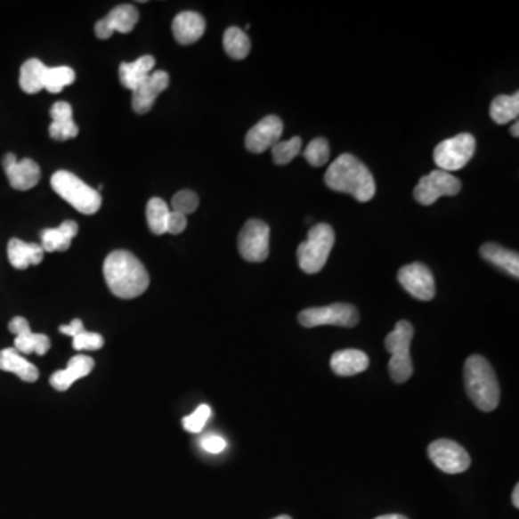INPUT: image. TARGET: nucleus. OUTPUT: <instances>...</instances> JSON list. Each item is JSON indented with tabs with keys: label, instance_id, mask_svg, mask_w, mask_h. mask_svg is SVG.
<instances>
[{
	"label": "nucleus",
	"instance_id": "nucleus-1",
	"mask_svg": "<svg viewBox=\"0 0 519 519\" xmlns=\"http://www.w3.org/2000/svg\"><path fill=\"white\" fill-rule=\"evenodd\" d=\"M102 272L111 293L120 299H134L148 290V270L129 251H113L107 255Z\"/></svg>",
	"mask_w": 519,
	"mask_h": 519
},
{
	"label": "nucleus",
	"instance_id": "nucleus-2",
	"mask_svg": "<svg viewBox=\"0 0 519 519\" xmlns=\"http://www.w3.org/2000/svg\"><path fill=\"white\" fill-rule=\"evenodd\" d=\"M325 183L335 192L351 195L360 202L371 201L376 197V179L371 171L349 153L330 163L325 174Z\"/></svg>",
	"mask_w": 519,
	"mask_h": 519
},
{
	"label": "nucleus",
	"instance_id": "nucleus-3",
	"mask_svg": "<svg viewBox=\"0 0 519 519\" xmlns=\"http://www.w3.org/2000/svg\"><path fill=\"white\" fill-rule=\"evenodd\" d=\"M465 387L474 406L491 413L499 404L500 388L497 374L481 355H472L465 362Z\"/></svg>",
	"mask_w": 519,
	"mask_h": 519
},
{
	"label": "nucleus",
	"instance_id": "nucleus-4",
	"mask_svg": "<svg viewBox=\"0 0 519 519\" xmlns=\"http://www.w3.org/2000/svg\"><path fill=\"white\" fill-rule=\"evenodd\" d=\"M51 186L64 201L69 202L78 213L93 215L101 208V195L77 174L69 171H58L51 178Z\"/></svg>",
	"mask_w": 519,
	"mask_h": 519
},
{
	"label": "nucleus",
	"instance_id": "nucleus-5",
	"mask_svg": "<svg viewBox=\"0 0 519 519\" xmlns=\"http://www.w3.org/2000/svg\"><path fill=\"white\" fill-rule=\"evenodd\" d=\"M414 328L407 320H400L394 330L385 337V348L391 353L390 369L391 378L395 383L402 384L409 381L413 376V361L410 357V345L413 341Z\"/></svg>",
	"mask_w": 519,
	"mask_h": 519
},
{
	"label": "nucleus",
	"instance_id": "nucleus-6",
	"mask_svg": "<svg viewBox=\"0 0 519 519\" xmlns=\"http://www.w3.org/2000/svg\"><path fill=\"white\" fill-rule=\"evenodd\" d=\"M335 232L328 224L311 228L307 239L297 248V260L304 273L316 274L325 267L330 251L334 248Z\"/></svg>",
	"mask_w": 519,
	"mask_h": 519
},
{
	"label": "nucleus",
	"instance_id": "nucleus-7",
	"mask_svg": "<svg viewBox=\"0 0 519 519\" xmlns=\"http://www.w3.org/2000/svg\"><path fill=\"white\" fill-rule=\"evenodd\" d=\"M476 150V139L469 133H460L458 136L450 137L440 142L434 149V162L440 167V171H460L466 166L470 159L474 158Z\"/></svg>",
	"mask_w": 519,
	"mask_h": 519
},
{
	"label": "nucleus",
	"instance_id": "nucleus-8",
	"mask_svg": "<svg viewBox=\"0 0 519 519\" xmlns=\"http://www.w3.org/2000/svg\"><path fill=\"white\" fill-rule=\"evenodd\" d=\"M300 325L304 328L334 325L353 328L360 322L357 307L348 304H335L329 306L311 307L299 313Z\"/></svg>",
	"mask_w": 519,
	"mask_h": 519
},
{
	"label": "nucleus",
	"instance_id": "nucleus-9",
	"mask_svg": "<svg viewBox=\"0 0 519 519\" xmlns=\"http://www.w3.org/2000/svg\"><path fill=\"white\" fill-rule=\"evenodd\" d=\"M462 190V183L449 172H430L418 181L414 198L420 205H433L440 197H455Z\"/></svg>",
	"mask_w": 519,
	"mask_h": 519
},
{
	"label": "nucleus",
	"instance_id": "nucleus-10",
	"mask_svg": "<svg viewBox=\"0 0 519 519\" xmlns=\"http://www.w3.org/2000/svg\"><path fill=\"white\" fill-rule=\"evenodd\" d=\"M239 250L247 262H264L270 253L269 225L264 221H247L239 235Z\"/></svg>",
	"mask_w": 519,
	"mask_h": 519
},
{
	"label": "nucleus",
	"instance_id": "nucleus-11",
	"mask_svg": "<svg viewBox=\"0 0 519 519\" xmlns=\"http://www.w3.org/2000/svg\"><path fill=\"white\" fill-rule=\"evenodd\" d=\"M428 458L444 474H463L470 467V456L460 444L440 439L428 446Z\"/></svg>",
	"mask_w": 519,
	"mask_h": 519
},
{
	"label": "nucleus",
	"instance_id": "nucleus-12",
	"mask_svg": "<svg viewBox=\"0 0 519 519\" xmlns=\"http://www.w3.org/2000/svg\"><path fill=\"white\" fill-rule=\"evenodd\" d=\"M398 281L416 299L427 302L436 295L434 277L427 265L421 264V263L404 265L398 272Z\"/></svg>",
	"mask_w": 519,
	"mask_h": 519
},
{
	"label": "nucleus",
	"instance_id": "nucleus-13",
	"mask_svg": "<svg viewBox=\"0 0 519 519\" xmlns=\"http://www.w3.org/2000/svg\"><path fill=\"white\" fill-rule=\"evenodd\" d=\"M285 126L280 118L267 116L247 133L246 148L253 153H263L280 142Z\"/></svg>",
	"mask_w": 519,
	"mask_h": 519
},
{
	"label": "nucleus",
	"instance_id": "nucleus-14",
	"mask_svg": "<svg viewBox=\"0 0 519 519\" xmlns=\"http://www.w3.org/2000/svg\"><path fill=\"white\" fill-rule=\"evenodd\" d=\"M4 169L12 188L18 191L32 190L34 186L38 185L41 179L38 163L32 159L18 160L13 153L4 156Z\"/></svg>",
	"mask_w": 519,
	"mask_h": 519
},
{
	"label": "nucleus",
	"instance_id": "nucleus-15",
	"mask_svg": "<svg viewBox=\"0 0 519 519\" xmlns=\"http://www.w3.org/2000/svg\"><path fill=\"white\" fill-rule=\"evenodd\" d=\"M139 20V12L132 4H122L114 8L113 11L95 23L94 32L97 38L109 39L114 32L120 34H129L133 28L136 27Z\"/></svg>",
	"mask_w": 519,
	"mask_h": 519
},
{
	"label": "nucleus",
	"instance_id": "nucleus-16",
	"mask_svg": "<svg viewBox=\"0 0 519 519\" xmlns=\"http://www.w3.org/2000/svg\"><path fill=\"white\" fill-rule=\"evenodd\" d=\"M9 330L15 335V349L20 353H38L45 355L51 348L50 337L44 334H34L27 319L13 318L9 323Z\"/></svg>",
	"mask_w": 519,
	"mask_h": 519
},
{
	"label": "nucleus",
	"instance_id": "nucleus-17",
	"mask_svg": "<svg viewBox=\"0 0 519 519\" xmlns=\"http://www.w3.org/2000/svg\"><path fill=\"white\" fill-rule=\"evenodd\" d=\"M169 85V76L165 71H153L150 76L133 90L132 106L137 114H146L150 111L160 93Z\"/></svg>",
	"mask_w": 519,
	"mask_h": 519
},
{
	"label": "nucleus",
	"instance_id": "nucleus-18",
	"mask_svg": "<svg viewBox=\"0 0 519 519\" xmlns=\"http://www.w3.org/2000/svg\"><path fill=\"white\" fill-rule=\"evenodd\" d=\"M205 20L197 12H182L172 23L174 36L181 45H191L199 41L205 32Z\"/></svg>",
	"mask_w": 519,
	"mask_h": 519
},
{
	"label": "nucleus",
	"instance_id": "nucleus-19",
	"mask_svg": "<svg viewBox=\"0 0 519 519\" xmlns=\"http://www.w3.org/2000/svg\"><path fill=\"white\" fill-rule=\"evenodd\" d=\"M94 368V361L87 355H76L69 360V367L62 371L53 372L51 385L58 391H67L78 379L87 377Z\"/></svg>",
	"mask_w": 519,
	"mask_h": 519
},
{
	"label": "nucleus",
	"instance_id": "nucleus-20",
	"mask_svg": "<svg viewBox=\"0 0 519 519\" xmlns=\"http://www.w3.org/2000/svg\"><path fill=\"white\" fill-rule=\"evenodd\" d=\"M53 125L50 136L53 141L65 142L78 136V127L72 120V107L67 101H58L51 107Z\"/></svg>",
	"mask_w": 519,
	"mask_h": 519
},
{
	"label": "nucleus",
	"instance_id": "nucleus-21",
	"mask_svg": "<svg viewBox=\"0 0 519 519\" xmlns=\"http://www.w3.org/2000/svg\"><path fill=\"white\" fill-rule=\"evenodd\" d=\"M369 367V358L367 353L358 349L337 351L332 355L330 368L339 377H353L367 371Z\"/></svg>",
	"mask_w": 519,
	"mask_h": 519
},
{
	"label": "nucleus",
	"instance_id": "nucleus-22",
	"mask_svg": "<svg viewBox=\"0 0 519 519\" xmlns=\"http://www.w3.org/2000/svg\"><path fill=\"white\" fill-rule=\"evenodd\" d=\"M78 234V225L76 221H65L58 228H46L41 231L42 250L46 253L67 251L71 241Z\"/></svg>",
	"mask_w": 519,
	"mask_h": 519
},
{
	"label": "nucleus",
	"instance_id": "nucleus-23",
	"mask_svg": "<svg viewBox=\"0 0 519 519\" xmlns=\"http://www.w3.org/2000/svg\"><path fill=\"white\" fill-rule=\"evenodd\" d=\"M155 62L152 55H143L133 62H123L118 69V78L123 87L132 92L136 90L137 85H141L152 74Z\"/></svg>",
	"mask_w": 519,
	"mask_h": 519
},
{
	"label": "nucleus",
	"instance_id": "nucleus-24",
	"mask_svg": "<svg viewBox=\"0 0 519 519\" xmlns=\"http://www.w3.org/2000/svg\"><path fill=\"white\" fill-rule=\"evenodd\" d=\"M42 247L38 244L25 243L22 239H12L8 244V257L11 264L18 270H25L29 265L41 264L44 260Z\"/></svg>",
	"mask_w": 519,
	"mask_h": 519
},
{
	"label": "nucleus",
	"instance_id": "nucleus-25",
	"mask_svg": "<svg viewBox=\"0 0 519 519\" xmlns=\"http://www.w3.org/2000/svg\"><path fill=\"white\" fill-rule=\"evenodd\" d=\"M0 369L13 372L27 383H35L39 378L38 368L25 360L15 348L0 351Z\"/></svg>",
	"mask_w": 519,
	"mask_h": 519
},
{
	"label": "nucleus",
	"instance_id": "nucleus-26",
	"mask_svg": "<svg viewBox=\"0 0 519 519\" xmlns=\"http://www.w3.org/2000/svg\"><path fill=\"white\" fill-rule=\"evenodd\" d=\"M481 255L486 262L497 265L498 269L504 270L509 276L519 277V255L515 251L507 250L498 244L488 243L481 247Z\"/></svg>",
	"mask_w": 519,
	"mask_h": 519
},
{
	"label": "nucleus",
	"instance_id": "nucleus-27",
	"mask_svg": "<svg viewBox=\"0 0 519 519\" xmlns=\"http://www.w3.org/2000/svg\"><path fill=\"white\" fill-rule=\"evenodd\" d=\"M46 69L48 67L36 58L28 60L20 69V84L23 92L28 94H36L44 90Z\"/></svg>",
	"mask_w": 519,
	"mask_h": 519
},
{
	"label": "nucleus",
	"instance_id": "nucleus-28",
	"mask_svg": "<svg viewBox=\"0 0 519 519\" xmlns=\"http://www.w3.org/2000/svg\"><path fill=\"white\" fill-rule=\"evenodd\" d=\"M489 114L497 125H507L518 118L519 93L512 95H498L489 109Z\"/></svg>",
	"mask_w": 519,
	"mask_h": 519
},
{
	"label": "nucleus",
	"instance_id": "nucleus-29",
	"mask_svg": "<svg viewBox=\"0 0 519 519\" xmlns=\"http://www.w3.org/2000/svg\"><path fill=\"white\" fill-rule=\"evenodd\" d=\"M224 50L234 60H244L248 57L251 42L248 35L237 27L228 28L224 34Z\"/></svg>",
	"mask_w": 519,
	"mask_h": 519
},
{
	"label": "nucleus",
	"instance_id": "nucleus-30",
	"mask_svg": "<svg viewBox=\"0 0 519 519\" xmlns=\"http://www.w3.org/2000/svg\"><path fill=\"white\" fill-rule=\"evenodd\" d=\"M171 209L166 202L160 198H152L146 207V220H148L150 231L156 235H162L166 232L167 218H169Z\"/></svg>",
	"mask_w": 519,
	"mask_h": 519
},
{
	"label": "nucleus",
	"instance_id": "nucleus-31",
	"mask_svg": "<svg viewBox=\"0 0 519 519\" xmlns=\"http://www.w3.org/2000/svg\"><path fill=\"white\" fill-rule=\"evenodd\" d=\"M76 81V71L69 67H53L46 69L45 78H44V88L51 94L61 93L67 85Z\"/></svg>",
	"mask_w": 519,
	"mask_h": 519
},
{
	"label": "nucleus",
	"instance_id": "nucleus-32",
	"mask_svg": "<svg viewBox=\"0 0 519 519\" xmlns=\"http://www.w3.org/2000/svg\"><path fill=\"white\" fill-rule=\"evenodd\" d=\"M302 139L293 137L290 141L279 142L272 148V155L276 165H288L292 162L296 156L302 150Z\"/></svg>",
	"mask_w": 519,
	"mask_h": 519
},
{
	"label": "nucleus",
	"instance_id": "nucleus-33",
	"mask_svg": "<svg viewBox=\"0 0 519 519\" xmlns=\"http://www.w3.org/2000/svg\"><path fill=\"white\" fill-rule=\"evenodd\" d=\"M304 159L309 165L315 167L323 166L329 160L330 148L329 143L323 137L313 139L311 143L307 144L306 150L304 152Z\"/></svg>",
	"mask_w": 519,
	"mask_h": 519
},
{
	"label": "nucleus",
	"instance_id": "nucleus-34",
	"mask_svg": "<svg viewBox=\"0 0 519 519\" xmlns=\"http://www.w3.org/2000/svg\"><path fill=\"white\" fill-rule=\"evenodd\" d=\"M198 205H199V198L192 191H179L178 194L172 198V208L174 213L182 214L185 216L194 214L198 209Z\"/></svg>",
	"mask_w": 519,
	"mask_h": 519
},
{
	"label": "nucleus",
	"instance_id": "nucleus-35",
	"mask_svg": "<svg viewBox=\"0 0 519 519\" xmlns=\"http://www.w3.org/2000/svg\"><path fill=\"white\" fill-rule=\"evenodd\" d=\"M211 414H213L211 407L207 406V404H202V406L195 410L194 413L183 418V428H185L186 432L201 433L202 428L207 425V421L211 418Z\"/></svg>",
	"mask_w": 519,
	"mask_h": 519
},
{
	"label": "nucleus",
	"instance_id": "nucleus-36",
	"mask_svg": "<svg viewBox=\"0 0 519 519\" xmlns=\"http://www.w3.org/2000/svg\"><path fill=\"white\" fill-rule=\"evenodd\" d=\"M104 345L101 335L84 330L80 335L72 337V346L76 351H99Z\"/></svg>",
	"mask_w": 519,
	"mask_h": 519
},
{
	"label": "nucleus",
	"instance_id": "nucleus-37",
	"mask_svg": "<svg viewBox=\"0 0 519 519\" xmlns=\"http://www.w3.org/2000/svg\"><path fill=\"white\" fill-rule=\"evenodd\" d=\"M201 448L208 453H213V455H218L221 451H224L227 448V442L221 436H216V434H207V436L201 439Z\"/></svg>",
	"mask_w": 519,
	"mask_h": 519
},
{
	"label": "nucleus",
	"instance_id": "nucleus-38",
	"mask_svg": "<svg viewBox=\"0 0 519 519\" xmlns=\"http://www.w3.org/2000/svg\"><path fill=\"white\" fill-rule=\"evenodd\" d=\"M186 225H188V221H186L185 215L171 211L169 218H167L166 232L174 235L181 234V232L185 231Z\"/></svg>",
	"mask_w": 519,
	"mask_h": 519
},
{
	"label": "nucleus",
	"instance_id": "nucleus-39",
	"mask_svg": "<svg viewBox=\"0 0 519 519\" xmlns=\"http://www.w3.org/2000/svg\"><path fill=\"white\" fill-rule=\"evenodd\" d=\"M84 330L85 329H84V325L80 319H74L69 325L60 326V332L71 337H76L77 335H80Z\"/></svg>",
	"mask_w": 519,
	"mask_h": 519
},
{
	"label": "nucleus",
	"instance_id": "nucleus-40",
	"mask_svg": "<svg viewBox=\"0 0 519 519\" xmlns=\"http://www.w3.org/2000/svg\"><path fill=\"white\" fill-rule=\"evenodd\" d=\"M512 504H514L515 508H519V485L515 486L514 493H512Z\"/></svg>",
	"mask_w": 519,
	"mask_h": 519
},
{
	"label": "nucleus",
	"instance_id": "nucleus-41",
	"mask_svg": "<svg viewBox=\"0 0 519 519\" xmlns=\"http://www.w3.org/2000/svg\"><path fill=\"white\" fill-rule=\"evenodd\" d=\"M376 519H409L404 515H397V514H390V515L378 516Z\"/></svg>",
	"mask_w": 519,
	"mask_h": 519
},
{
	"label": "nucleus",
	"instance_id": "nucleus-42",
	"mask_svg": "<svg viewBox=\"0 0 519 519\" xmlns=\"http://www.w3.org/2000/svg\"><path fill=\"white\" fill-rule=\"evenodd\" d=\"M519 123L515 122L514 123V126H512L511 127V134L514 137H518L519 136Z\"/></svg>",
	"mask_w": 519,
	"mask_h": 519
},
{
	"label": "nucleus",
	"instance_id": "nucleus-43",
	"mask_svg": "<svg viewBox=\"0 0 519 519\" xmlns=\"http://www.w3.org/2000/svg\"><path fill=\"white\" fill-rule=\"evenodd\" d=\"M273 519H292V518H290V516H288V515H280V516H277V518H273Z\"/></svg>",
	"mask_w": 519,
	"mask_h": 519
}]
</instances>
